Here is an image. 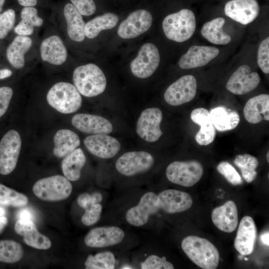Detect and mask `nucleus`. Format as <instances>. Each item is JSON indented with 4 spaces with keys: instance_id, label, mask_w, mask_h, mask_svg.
I'll use <instances>...</instances> for the list:
<instances>
[{
    "instance_id": "nucleus-53",
    "label": "nucleus",
    "mask_w": 269,
    "mask_h": 269,
    "mask_svg": "<svg viewBox=\"0 0 269 269\" xmlns=\"http://www.w3.org/2000/svg\"><path fill=\"white\" fill-rule=\"evenodd\" d=\"M5 0H0V12L2 10V6L4 3Z\"/></svg>"
},
{
    "instance_id": "nucleus-21",
    "label": "nucleus",
    "mask_w": 269,
    "mask_h": 269,
    "mask_svg": "<svg viewBox=\"0 0 269 269\" xmlns=\"http://www.w3.org/2000/svg\"><path fill=\"white\" fill-rule=\"evenodd\" d=\"M74 127L84 133L109 134L113 131V126L107 119L97 115L77 114L71 120Z\"/></svg>"
},
{
    "instance_id": "nucleus-24",
    "label": "nucleus",
    "mask_w": 269,
    "mask_h": 269,
    "mask_svg": "<svg viewBox=\"0 0 269 269\" xmlns=\"http://www.w3.org/2000/svg\"><path fill=\"white\" fill-rule=\"evenodd\" d=\"M190 118L195 124L200 126V129L196 134L195 140L200 145H207L211 143L216 136V130L213 125L210 112L203 108L193 110Z\"/></svg>"
},
{
    "instance_id": "nucleus-46",
    "label": "nucleus",
    "mask_w": 269,
    "mask_h": 269,
    "mask_svg": "<svg viewBox=\"0 0 269 269\" xmlns=\"http://www.w3.org/2000/svg\"><path fill=\"white\" fill-rule=\"evenodd\" d=\"M13 95L12 89L9 87H0V118L6 112Z\"/></svg>"
},
{
    "instance_id": "nucleus-1",
    "label": "nucleus",
    "mask_w": 269,
    "mask_h": 269,
    "mask_svg": "<svg viewBox=\"0 0 269 269\" xmlns=\"http://www.w3.org/2000/svg\"><path fill=\"white\" fill-rule=\"evenodd\" d=\"M181 248L189 259L202 269H215L219 265V251L206 239L188 236L183 239Z\"/></svg>"
},
{
    "instance_id": "nucleus-3",
    "label": "nucleus",
    "mask_w": 269,
    "mask_h": 269,
    "mask_svg": "<svg viewBox=\"0 0 269 269\" xmlns=\"http://www.w3.org/2000/svg\"><path fill=\"white\" fill-rule=\"evenodd\" d=\"M162 28L168 39L177 42L185 41L192 36L196 28L194 14L188 9L170 14L163 19Z\"/></svg>"
},
{
    "instance_id": "nucleus-29",
    "label": "nucleus",
    "mask_w": 269,
    "mask_h": 269,
    "mask_svg": "<svg viewBox=\"0 0 269 269\" xmlns=\"http://www.w3.org/2000/svg\"><path fill=\"white\" fill-rule=\"evenodd\" d=\"M210 115L213 125L219 132L233 130L238 126L240 121V116L236 111L227 110L224 107L212 109Z\"/></svg>"
},
{
    "instance_id": "nucleus-50",
    "label": "nucleus",
    "mask_w": 269,
    "mask_h": 269,
    "mask_svg": "<svg viewBox=\"0 0 269 269\" xmlns=\"http://www.w3.org/2000/svg\"><path fill=\"white\" fill-rule=\"evenodd\" d=\"M7 223V219L6 217H0V234L1 233Z\"/></svg>"
},
{
    "instance_id": "nucleus-7",
    "label": "nucleus",
    "mask_w": 269,
    "mask_h": 269,
    "mask_svg": "<svg viewBox=\"0 0 269 269\" xmlns=\"http://www.w3.org/2000/svg\"><path fill=\"white\" fill-rule=\"evenodd\" d=\"M21 146L19 133L15 130L8 131L0 141V173L6 175L15 169Z\"/></svg>"
},
{
    "instance_id": "nucleus-39",
    "label": "nucleus",
    "mask_w": 269,
    "mask_h": 269,
    "mask_svg": "<svg viewBox=\"0 0 269 269\" xmlns=\"http://www.w3.org/2000/svg\"><path fill=\"white\" fill-rule=\"evenodd\" d=\"M217 170L225 179L233 185H241L243 180L235 168L229 162L222 161L217 166Z\"/></svg>"
},
{
    "instance_id": "nucleus-47",
    "label": "nucleus",
    "mask_w": 269,
    "mask_h": 269,
    "mask_svg": "<svg viewBox=\"0 0 269 269\" xmlns=\"http://www.w3.org/2000/svg\"><path fill=\"white\" fill-rule=\"evenodd\" d=\"M19 219H29L32 220V215L30 210L27 209L21 210L18 214Z\"/></svg>"
},
{
    "instance_id": "nucleus-11",
    "label": "nucleus",
    "mask_w": 269,
    "mask_h": 269,
    "mask_svg": "<svg viewBox=\"0 0 269 269\" xmlns=\"http://www.w3.org/2000/svg\"><path fill=\"white\" fill-rule=\"evenodd\" d=\"M162 118V113L157 108H149L143 110L136 124L138 135L148 142L158 140L163 134L160 128Z\"/></svg>"
},
{
    "instance_id": "nucleus-48",
    "label": "nucleus",
    "mask_w": 269,
    "mask_h": 269,
    "mask_svg": "<svg viewBox=\"0 0 269 269\" xmlns=\"http://www.w3.org/2000/svg\"><path fill=\"white\" fill-rule=\"evenodd\" d=\"M19 4L24 6H33L37 3V0H17Z\"/></svg>"
},
{
    "instance_id": "nucleus-43",
    "label": "nucleus",
    "mask_w": 269,
    "mask_h": 269,
    "mask_svg": "<svg viewBox=\"0 0 269 269\" xmlns=\"http://www.w3.org/2000/svg\"><path fill=\"white\" fill-rule=\"evenodd\" d=\"M15 21V12L9 9L0 14V39L4 38L12 28Z\"/></svg>"
},
{
    "instance_id": "nucleus-17",
    "label": "nucleus",
    "mask_w": 269,
    "mask_h": 269,
    "mask_svg": "<svg viewBox=\"0 0 269 269\" xmlns=\"http://www.w3.org/2000/svg\"><path fill=\"white\" fill-rule=\"evenodd\" d=\"M256 0H231L225 6L226 15L234 20L246 25L254 21L259 13Z\"/></svg>"
},
{
    "instance_id": "nucleus-52",
    "label": "nucleus",
    "mask_w": 269,
    "mask_h": 269,
    "mask_svg": "<svg viewBox=\"0 0 269 269\" xmlns=\"http://www.w3.org/2000/svg\"><path fill=\"white\" fill-rule=\"evenodd\" d=\"M5 214V209L0 207V217L4 216Z\"/></svg>"
},
{
    "instance_id": "nucleus-51",
    "label": "nucleus",
    "mask_w": 269,
    "mask_h": 269,
    "mask_svg": "<svg viewBox=\"0 0 269 269\" xmlns=\"http://www.w3.org/2000/svg\"><path fill=\"white\" fill-rule=\"evenodd\" d=\"M269 232L265 233L261 236V240L262 242L269 246Z\"/></svg>"
},
{
    "instance_id": "nucleus-22",
    "label": "nucleus",
    "mask_w": 269,
    "mask_h": 269,
    "mask_svg": "<svg viewBox=\"0 0 269 269\" xmlns=\"http://www.w3.org/2000/svg\"><path fill=\"white\" fill-rule=\"evenodd\" d=\"M14 230L23 237L24 242L29 246L39 250H47L51 246L50 239L38 231L31 220L19 219L15 224Z\"/></svg>"
},
{
    "instance_id": "nucleus-2",
    "label": "nucleus",
    "mask_w": 269,
    "mask_h": 269,
    "mask_svg": "<svg viewBox=\"0 0 269 269\" xmlns=\"http://www.w3.org/2000/svg\"><path fill=\"white\" fill-rule=\"evenodd\" d=\"M73 81L79 92L87 97H95L102 93L107 85L103 72L93 63L77 67L73 72Z\"/></svg>"
},
{
    "instance_id": "nucleus-31",
    "label": "nucleus",
    "mask_w": 269,
    "mask_h": 269,
    "mask_svg": "<svg viewBox=\"0 0 269 269\" xmlns=\"http://www.w3.org/2000/svg\"><path fill=\"white\" fill-rule=\"evenodd\" d=\"M32 44V39L28 36L15 37L6 50L7 58L13 67L19 69L24 66V54L29 50Z\"/></svg>"
},
{
    "instance_id": "nucleus-13",
    "label": "nucleus",
    "mask_w": 269,
    "mask_h": 269,
    "mask_svg": "<svg viewBox=\"0 0 269 269\" xmlns=\"http://www.w3.org/2000/svg\"><path fill=\"white\" fill-rule=\"evenodd\" d=\"M152 22L151 13L145 9H138L130 13L120 24L118 34L124 39L135 38L146 32Z\"/></svg>"
},
{
    "instance_id": "nucleus-33",
    "label": "nucleus",
    "mask_w": 269,
    "mask_h": 269,
    "mask_svg": "<svg viewBox=\"0 0 269 269\" xmlns=\"http://www.w3.org/2000/svg\"><path fill=\"white\" fill-rule=\"evenodd\" d=\"M119 19V16L112 12H107L95 17L85 24V36L90 39L95 38L102 30L114 27L117 24Z\"/></svg>"
},
{
    "instance_id": "nucleus-9",
    "label": "nucleus",
    "mask_w": 269,
    "mask_h": 269,
    "mask_svg": "<svg viewBox=\"0 0 269 269\" xmlns=\"http://www.w3.org/2000/svg\"><path fill=\"white\" fill-rule=\"evenodd\" d=\"M160 55L157 48L153 44L146 43L140 48L137 56L131 62L133 74L139 78L151 76L159 66Z\"/></svg>"
},
{
    "instance_id": "nucleus-18",
    "label": "nucleus",
    "mask_w": 269,
    "mask_h": 269,
    "mask_svg": "<svg viewBox=\"0 0 269 269\" xmlns=\"http://www.w3.org/2000/svg\"><path fill=\"white\" fill-rule=\"evenodd\" d=\"M160 210L169 214L185 211L192 205L193 199L187 192L175 189H167L158 195Z\"/></svg>"
},
{
    "instance_id": "nucleus-44",
    "label": "nucleus",
    "mask_w": 269,
    "mask_h": 269,
    "mask_svg": "<svg viewBox=\"0 0 269 269\" xmlns=\"http://www.w3.org/2000/svg\"><path fill=\"white\" fill-rule=\"evenodd\" d=\"M82 15L89 16L96 11V6L93 0H70Z\"/></svg>"
},
{
    "instance_id": "nucleus-38",
    "label": "nucleus",
    "mask_w": 269,
    "mask_h": 269,
    "mask_svg": "<svg viewBox=\"0 0 269 269\" xmlns=\"http://www.w3.org/2000/svg\"><path fill=\"white\" fill-rule=\"evenodd\" d=\"M28 202L25 195L0 184V204L20 207L25 206Z\"/></svg>"
},
{
    "instance_id": "nucleus-30",
    "label": "nucleus",
    "mask_w": 269,
    "mask_h": 269,
    "mask_svg": "<svg viewBox=\"0 0 269 269\" xmlns=\"http://www.w3.org/2000/svg\"><path fill=\"white\" fill-rule=\"evenodd\" d=\"M86 162V158L82 149H75L65 156L62 161L61 168L64 176L69 181L78 180Z\"/></svg>"
},
{
    "instance_id": "nucleus-37",
    "label": "nucleus",
    "mask_w": 269,
    "mask_h": 269,
    "mask_svg": "<svg viewBox=\"0 0 269 269\" xmlns=\"http://www.w3.org/2000/svg\"><path fill=\"white\" fill-rule=\"evenodd\" d=\"M115 265V256L108 251L89 255L85 262L87 269H114Z\"/></svg>"
},
{
    "instance_id": "nucleus-34",
    "label": "nucleus",
    "mask_w": 269,
    "mask_h": 269,
    "mask_svg": "<svg viewBox=\"0 0 269 269\" xmlns=\"http://www.w3.org/2000/svg\"><path fill=\"white\" fill-rule=\"evenodd\" d=\"M20 16L21 20L14 29L15 33L18 35H31L34 26H40L43 24V19L38 16L37 9L33 6L23 7Z\"/></svg>"
},
{
    "instance_id": "nucleus-10",
    "label": "nucleus",
    "mask_w": 269,
    "mask_h": 269,
    "mask_svg": "<svg viewBox=\"0 0 269 269\" xmlns=\"http://www.w3.org/2000/svg\"><path fill=\"white\" fill-rule=\"evenodd\" d=\"M197 91L196 79L192 75H187L179 78L166 90L164 98L173 106H177L192 101Z\"/></svg>"
},
{
    "instance_id": "nucleus-36",
    "label": "nucleus",
    "mask_w": 269,
    "mask_h": 269,
    "mask_svg": "<svg viewBox=\"0 0 269 269\" xmlns=\"http://www.w3.org/2000/svg\"><path fill=\"white\" fill-rule=\"evenodd\" d=\"M23 255L22 246L13 240H0V262L14 263L20 260Z\"/></svg>"
},
{
    "instance_id": "nucleus-5",
    "label": "nucleus",
    "mask_w": 269,
    "mask_h": 269,
    "mask_svg": "<svg viewBox=\"0 0 269 269\" xmlns=\"http://www.w3.org/2000/svg\"><path fill=\"white\" fill-rule=\"evenodd\" d=\"M32 190L41 200L58 201L66 199L70 195L72 185L65 176L56 175L38 180L34 184Z\"/></svg>"
},
{
    "instance_id": "nucleus-32",
    "label": "nucleus",
    "mask_w": 269,
    "mask_h": 269,
    "mask_svg": "<svg viewBox=\"0 0 269 269\" xmlns=\"http://www.w3.org/2000/svg\"><path fill=\"white\" fill-rule=\"evenodd\" d=\"M225 20L218 17L206 22L201 30V35L210 42L218 45H226L231 40V36L223 30Z\"/></svg>"
},
{
    "instance_id": "nucleus-28",
    "label": "nucleus",
    "mask_w": 269,
    "mask_h": 269,
    "mask_svg": "<svg viewBox=\"0 0 269 269\" xmlns=\"http://www.w3.org/2000/svg\"><path fill=\"white\" fill-rule=\"evenodd\" d=\"M64 15L67 23V33L71 39L83 41L85 37V23L82 15L71 3H67L64 8Z\"/></svg>"
},
{
    "instance_id": "nucleus-26",
    "label": "nucleus",
    "mask_w": 269,
    "mask_h": 269,
    "mask_svg": "<svg viewBox=\"0 0 269 269\" xmlns=\"http://www.w3.org/2000/svg\"><path fill=\"white\" fill-rule=\"evenodd\" d=\"M40 55L43 61L52 64L59 65L67 59V49L61 39L52 35L45 39L40 46Z\"/></svg>"
},
{
    "instance_id": "nucleus-27",
    "label": "nucleus",
    "mask_w": 269,
    "mask_h": 269,
    "mask_svg": "<svg viewBox=\"0 0 269 269\" xmlns=\"http://www.w3.org/2000/svg\"><path fill=\"white\" fill-rule=\"evenodd\" d=\"M54 147L53 154L57 157H64L77 148L80 144L78 135L68 129H61L55 134L53 138Z\"/></svg>"
},
{
    "instance_id": "nucleus-15",
    "label": "nucleus",
    "mask_w": 269,
    "mask_h": 269,
    "mask_svg": "<svg viewBox=\"0 0 269 269\" xmlns=\"http://www.w3.org/2000/svg\"><path fill=\"white\" fill-rule=\"evenodd\" d=\"M125 236L124 231L118 227H99L92 229L88 233L84 242L90 247L104 248L120 243Z\"/></svg>"
},
{
    "instance_id": "nucleus-49",
    "label": "nucleus",
    "mask_w": 269,
    "mask_h": 269,
    "mask_svg": "<svg viewBox=\"0 0 269 269\" xmlns=\"http://www.w3.org/2000/svg\"><path fill=\"white\" fill-rule=\"evenodd\" d=\"M11 75L12 72L10 70L7 69L0 70V79H5Z\"/></svg>"
},
{
    "instance_id": "nucleus-20",
    "label": "nucleus",
    "mask_w": 269,
    "mask_h": 269,
    "mask_svg": "<svg viewBox=\"0 0 269 269\" xmlns=\"http://www.w3.org/2000/svg\"><path fill=\"white\" fill-rule=\"evenodd\" d=\"M219 54V50L215 47L193 45L181 56L178 64L184 69L200 67L207 64Z\"/></svg>"
},
{
    "instance_id": "nucleus-14",
    "label": "nucleus",
    "mask_w": 269,
    "mask_h": 269,
    "mask_svg": "<svg viewBox=\"0 0 269 269\" xmlns=\"http://www.w3.org/2000/svg\"><path fill=\"white\" fill-rule=\"evenodd\" d=\"M261 78L257 72H252L247 65L239 67L231 76L226 83L227 89L236 95L247 94L257 88Z\"/></svg>"
},
{
    "instance_id": "nucleus-16",
    "label": "nucleus",
    "mask_w": 269,
    "mask_h": 269,
    "mask_svg": "<svg viewBox=\"0 0 269 269\" xmlns=\"http://www.w3.org/2000/svg\"><path fill=\"white\" fill-rule=\"evenodd\" d=\"M84 143L92 154L103 159L113 157L119 151L121 145L115 137L107 134H96L86 137Z\"/></svg>"
},
{
    "instance_id": "nucleus-42",
    "label": "nucleus",
    "mask_w": 269,
    "mask_h": 269,
    "mask_svg": "<svg viewBox=\"0 0 269 269\" xmlns=\"http://www.w3.org/2000/svg\"><path fill=\"white\" fill-rule=\"evenodd\" d=\"M103 207L100 203L93 204L86 208L81 218L82 223L86 226H91L100 220Z\"/></svg>"
},
{
    "instance_id": "nucleus-4",
    "label": "nucleus",
    "mask_w": 269,
    "mask_h": 269,
    "mask_svg": "<svg viewBox=\"0 0 269 269\" xmlns=\"http://www.w3.org/2000/svg\"><path fill=\"white\" fill-rule=\"evenodd\" d=\"M46 99L52 108L66 114L78 111L82 103L80 93L76 87L64 82L55 84L48 91Z\"/></svg>"
},
{
    "instance_id": "nucleus-23",
    "label": "nucleus",
    "mask_w": 269,
    "mask_h": 269,
    "mask_svg": "<svg viewBox=\"0 0 269 269\" xmlns=\"http://www.w3.org/2000/svg\"><path fill=\"white\" fill-rule=\"evenodd\" d=\"M214 224L221 231L234 232L238 224V213L235 203L229 200L223 205L214 209L211 214Z\"/></svg>"
},
{
    "instance_id": "nucleus-45",
    "label": "nucleus",
    "mask_w": 269,
    "mask_h": 269,
    "mask_svg": "<svg viewBox=\"0 0 269 269\" xmlns=\"http://www.w3.org/2000/svg\"><path fill=\"white\" fill-rule=\"evenodd\" d=\"M103 200L102 194L99 192L93 194L83 193L79 195L77 198L78 205L84 209L91 205L100 203Z\"/></svg>"
},
{
    "instance_id": "nucleus-8",
    "label": "nucleus",
    "mask_w": 269,
    "mask_h": 269,
    "mask_svg": "<svg viewBox=\"0 0 269 269\" xmlns=\"http://www.w3.org/2000/svg\"><path fill=\"white\" fill-rule=\"evenodd\" d=\"M154 160L149 153L144 151H134L125 153L117 160L116 167L121 174L132 176L149 170Z\"/></svg>"
},
{
    "instance_id": "nucleus-54",
    "label": "nucleus",
    "mask_w": 269,
    "mask_h": 269,
    "mask_svg": "<svg viewBox=\"0 0 269 269\" xmlns=\"http://www.w3.org/2000/svg\"><path fill=\"white\" fill-rule=\"evenodd\" d=\"M267 160L268 162H269V151H268L267 153Z\"/></svg>"
},
{
    "instance_id": "nucleus-6",
    "label": "nucleus",
    "mask_w": 269,
    "mask_h": 269,
    "mask_svg": "<svg viewBox=\"0 0 269 269\" xmlns=\"http://www.w3.org/2000/svg\"><path fill=\"white\" fill-rule=\"evenodd\" d=\"M203 174L202 165L195 160L173 161L166 169V176L169 181L187 187L197 183Z\"/></svg>"
},
{
    "instance_id": "nucleus-40",
    "label": "nucleus",
    "mask_w": 269,
    "mask_h": 269,
    "mask_svg": "<svg viewBox=\"0 0 269 269\" xmlns=\"http://www.w3.org/2000/svg\"><path fill=\"white\" fill-rule=\"evenodd\" d=\"M142 269H173V265L166 260L165 257L160 258L156 255L148 256L140 265Z\"/></svg>"
},
{
    "instance_id": "nucleus-25",
    "label": "nucleus",
    "mask_w": 269,
    "mask_h": 269,
    "mask_svg": "<svg viewBox=\"0 0 269 269\" xmlns=\"http://www.w3.org/2000/svg\"><path fill=\"white\" fill-rule=\"evenodd\" d=\"M243 114L247 121L253 124L269 120V95L263 94L250 98L246 103Z\"/></svg>"
},
{
    "instance_id": "nucleus-41",
    "label": "nucleus",
    "mask_w": 269,
    "mask_h": 269,
    "mask_svg": "<svg viewBox=\"0 0 269 269\" xmlns=\"http://www.w3.org/2000/svg\"><path fill=\"white\" fill-rule=\"evenodd\" d=\"M258 63L262 71L266 73H269V37L263 40L259 46L258 51Z\"/></svg>"
},
{
    "instance_id": "nucleus-12",
    "label": "nucleus",
    "mask_w": 269,
    "mask_h": 269,
    "mask_svg": "<svg viewBox=\"0 0 269 269\" xmlns=\"http://www.w3.org/2000/svg\"><path fill=\"white\" fill-rule=\"evenodd\" d=\"M160 210L157 195L148 192L140 198L137 205L129 209L126 214V219L131 225L142 226L147 223L149 217Z\"/></svg>"
},
{
    "instance_id": "nucleus-35",
    "label": "nucleus",
    "mask_w": 269,
    "mask_h": 269,
    "mask_svg": "<svg viewBox=\"0 0 269 269\" xmlns=\"http://www.w3.org/2000/svg\"><path fill=\"white\" fill-rule=\"evenodd\" d=\"M234 162L240 169L246 182L251 183L256 179V168L259 164L257 157L249 154H239L236 156Z\"/></svg>"
},
{
    "instance_id": "nucleus-19",
    "label": "nucleus",
    "mask_w": 269,
    "mask_h": 269,
    "mask_svg": "<svg viewBox=\"0 0 269 269\" xmlns=\"http://www.w3.org/2000/svg\"><path fill=\"white\" fill-rule=\"evenodd\" d=\"M257 234L253 219L249 216L244 217L240 222L234 241L235 248L242 256L249 255L253 252Z\"/></svg>"
}]
</instances>
